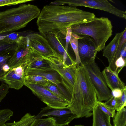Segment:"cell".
<instances>
[{
    "label": "cell",
    "instance_id": "obj_1",
    "mask_svg": "<svg viewBox=\"0 0 126 126\" xmlns=\"http://www.w3.org/2000/svg\"><path fill=\"white\" fill-rule=\"evenodd\" d=\"M96 17L94 13L76 7L49 5L44 6L36 23L41 34L49 33L65 39L67 28L89 22Z\"/></svg>",
    "mask_w": 126,
    "mask_h": 126
},
{
    "label": "cell",
    "instance_id": "obj_2",
    "mask_svg": "<svg viewBox=\"0 0 126 126\" xmlns=\"http://www.w3.org/2000/svg\"><path fill=\"white\" fill-rule=\"evenodd\" d=\"M97 100L95 90L85 66L76 65L70 103L67 107L78 118L89 117Z\"/></svg>",
    "mask_w": 126,
    "mask_h": 126
},
{
    "label": "cell",
    "instance_id": "obj_3",
    "mask_svg": "<svg viewBox=\"0 0 126 126\" xmlns=\"http://www.w3.org/2000/svg\"><path fill=\"white\" fill-rule=\"evenodd\" d=\"M41 11L36 6L22 4L17 7L0 12V34L12 32L25 27L37 18Z\"/></svg>",
    "mask_w": 126,
    "mask_h": 126
},
{
    "label": "cell",
    "instance_id": "obj_4",
    "mask_svg": "<svg viewBox=\"0 0 126 126\" xmlns=\"http://www.w3.org/2000/svg\"><path fill=\"white\" fill-rule=\"evenodd\" d=\"M71 27L73 33L91 37L95 43L97 52H99L103 49L106 42L111 36L113 27L108 18L102 17H96L89 22Z\"/></svg>",
    "mask_w": 126,
    "mask_h": 126
},
{
    "label": "cell",
    "instance_id": "obj_5",
    "mask_svg": "<svg viewBox=\"0 0 126 126\" xmlns=\"http://www.w3.org/2000/svg\"><path fill=\"white\" fill-rule=\"evenodd\" d=\"M51 4L53 5H67L72 7L83 6L97 9L126 19V11L118 9L107 0H57L52 2Z\"/></svg>",
    "mask_w": 126,
    "mask_h": 126
},
{
    "label": "cell",
    "instance_id": "obj_6",
    "mask_svg": "<svg viewBox=\"0 0 126 126\" xmlns=\"http://www.w3.org/2000/svg\"><path fill=\"white\" fill-rule=\"evenodd\" d=\"M85 66L96 92L98 101H107L112 95L97 64L94 61Z\"/></svg>",
    "mask_w": 126,
    "mask_h": 126
},
{
    "label": "cell",
    "instance_id": "obj_7",
    "mask_svg": "<svg viewBox=\"0 0 126 126\" xmlns=\"http://www.w3.org/2000/svg\"><path fill=\"white\" fill-rule=\"evenodd\" d=\"M44 59L48 61L50 67L59 73L61 77L62 84L72 96L76 64L68 65L63 63V61L60 58L55 56Z\"/></svg>",
    "mask_w": 126,
    "mask_h": 126
},
{
    "label": "cell",
    "instance_id": "obj_8",
    "mask_svg": "<svg viewBox=\"0 0 126 126\" xmlns=\"http://www.w3.org/2000/svg\"><path fill=\"white\" fill-rule=\"evenodd\" d=\"M22 40L31 52L37 54L44 58L55 56L61 59L41 34H29L26 36H22Z\"/></svg>",
    "mask_w": 126,
    "mask_h": 126
},
{
    "label": "cell",
    "instance_id": "obj_9",
    "mask_svg": "<svg viewBox=\"0 0 126 126\" xmlns=\"http://www.w3.org/2000/svg\"><path fill=\"white\" fill-rule=\"evenodd\" d=\"M24 84L31 90L34 94L47 106L52 108H60L65 107L69 104L67 101L42 86L27 82H24Z\"/></svg>",
    "mask_w": 126,
    "mask_h": 126
},
{
    "label": "cell",
    "instance_id": "obj_10",
    "mask_svg": "<svg viewBox=\"0 0 126 126\" xmlns=\"http://www.w3.org/2000/svg\"><path fill=\"white\" fill-rule=\"evenodd\" d=\"M45 116L53 117L56 125H68L73 119L78 118L67 106L63 108H55L47 106L42 108L35 118H41Z\"/></svg>",
    "mask_w": 126,
    "mask_h": 126
},
{
    "label": "cell",
    "instance_id": "obj_11",
    "mask_svg": "<svg viewBox=\"0 0 126 126\" xmlns=\"http://www.w3.org/2000/svg\"><path fill=\"white\" fill-rule=\"evenodd\" d=\"M80 36L78 39L79 55L81 64L85 66L95 61L97 51L91 37L87 35Z\"/></svg>",
    "mask_w": 126,
    "mask_h": 126
},
{
    "label": "cell",
    "instance_id": "obj_12",
    "mask_svg": "<svg viewBox=\"0 0 126 126\" xmlns=\"http://www.w3.org/2000/svg\"><path fill=\"white\" fill-rule=\"evenodd\" d=\"M38 75L42 77L56 85L69 100L71 96L67 91L60 85L62 84L61 77L59 73L51 68L37 69L26 68L24 76Z\"/></svg>",
    "mask_w": 126,
    "mask_h": 126
},
{
    "label": "cell",
    "instance_id": "obj_13",
    "mask_svg": "<svg viewBox=\"0 0 126 126\" xmlns=\"http://www.w3.org/2000/svg\"><path fill=\"white\" fill-rule=\"evenodd\" d=\"M24 67L20 66L10 69L1 78L9 88L18 90L24 85Z\"/></svg>",
    "mask_w": 126,
    "mask_h": 126
},
{
    "label": "cell",
    "instance_id": "obj_14",
    "mask_svg": "<svg viewBox=\"0 0 126 126\" xmlns=\"http://www.w3.org/2000/svg\"><path fill=\"white\" fill-rule=\"evenodd\" d=\"M18 44L15 52L8 61L10 69L20 66H23L25 69L30 56L29 49L26 45L21 42Z\"/></svg>",
    "mask_w": 126,
    "mask_h": 126
},
{
    "label": "cell",
    "instance_id": "obj_15",
    "mask_svg": "<svg viewBox=\"0 0 126 126\" xmlns=\"http://www.w3.org/2000/svg\"><path fill=\"white\" fill-rule=\"evenodd\" d=\"M124 32L116 33L111 42L103 49V56L106 58L108 61V67L112 71L115 70L116 67L114 59L120 39Z\"/></svg>",
    "mask_w": 126,
    "mask_h": 126
},
{
    "label": "cell",
    "instance_id": "obj_16",
    "mask_svg": "<svg viewBox=\"0 0 126 126\" xmlns=\"http://www.w3.org/2000/svg\"><path fill=\"white\" fill-rule=\"evenodd\" d=\"M108 87L111 91L115 89H123L126 86L119 77L116 71H113L108 66L105 67L102 72Z\"/></svg>",
    "mask_w": 126,
    "mask_h": 126
},
{
    "label": "cell",
    "instance_id": "obj_17",
    "mask_svg": "<svg viewBox=\"0 0 126 126\" xmlns=\"http://www.w3.org/2000/svg\"><path fill=\"white\" fill-rule=\"evenodd\" d=\"M29 51L30 55L26 63L25 69L27 68L43 69L51 68L47 60L41 56L32 52L30 50Z\"/></svg>",
    "mask_w": 126,
    "mask_h": 126
},
{
    "label": "cell",
    "instance_id": "obj_18",
    "mask_svg": "<svg viewBox=\"0 0 126 126\" xmlns=\"http://www.w3.org/2000/svg\"><path fill=\"white\" fill-rule=\"evenodd\" d=\"M42 35L47 40L52 48L63 60L65 47V45L62 42L63 39L59 38L55 35L49 33Z\"/></svg>",
    "mask_w": 126,
    "mask_h": 126
},
{
    "label": "cell",
    "instance_id": "obj_19",
    "mask_svg": "<svg viewBox=\"0 0 126 126\" xmlns=\"http://www.w3.org/2000/svg\"><path fill=\"white\" fill-rule=\"evenodd\" d=\"M93 126H112L110 117L102 111L97 104L93 110Z\"/></svg>",
    "mask_w": 126,
    "mask_h": 126
},
{
    "label": "cell",
    "instance_id": "obj_20",
    "mask_svg": "<svg viewBox=\"0 0 126 126\" xmlns=\"http://www.w3.org/2000/svg\"><path fill=\"white\" fill-rule=\"evenodd\" d=\"M113 118L114 126H126V108L124 107L120 110L117 111Z\"/></svg>",
    "mask_w": 126,
    "mask_h": 126
},
{
    "label": "cell",
    "instance_id": "obj_21",
    "mask_svg": "<svg viewBox=\"0 0 126 126\" xmlns=\"http://www.w3.org/2000/svg\"><path fill=\"white\" fill-rule=\"evenodd\" d=\"M18 43L16 41L5 37L0 40V53L4 51L16 49Z\"/></svg>",
    "mask_w": 126,
    "mask_h": 126
},
{
    "label": "cell",
    "instance_id": "obj_22",
    "mask_svg": "<svg viewBox=\"0 0 126 126\" xmlns=\"http://www.w3.org/2000/svg\"><path fill=\"white\" fill-rule=\"evenodd\" d=\"M80 37V36L72 32L69 43L74 51L76 57L75 62L77 65L81 64L78 50V39Z\"/></svg>",
    "mask_w": 126,
    "mask_h": 126
},
{
    "label": "cell",
    "instance_id": "obj_23",
    "mask_svg": "<svg viewBox=\"0 0 126 126\" xmlns=\"http://www.w3.org/2000/svg\"><path fill=\"white\" fill-rule=\"evenodd\" d=\"M45 118L36 119L31 126H56L55 119L51 116Z\"/></svg>",
    "mask_w": 126,
    "mask_h": 126
},
{
    "label": "cell",
    "instance_id": "obj_24",
    "mask_svg": "<svg viewBox=\"0 0 126 126\" xmlns=\"http://www.w3.org/2000/svg\"><path fill=\"white\" fill-rule=\"evenodd\" d=\"M35 116L27 113L19 121H15V126H31L35 119Z\"/></svg>",
    "mask_w": 126,
    "mask_h": 126
},
{
    "label": "cell",
    "instance_id": "obj_25",
    "mask_svg": "<svg viewBox=\"0 0 126 126\" xmlns=\"http://www.w3.org/2000/svg\"><path fill=\"white\" fill-rule=\"evenodd\" d=\"M40 85L43 86L62 98L67 101L69 104L66 97L56 85L52 82L48 81L45 84Z\"/></svg>",
    "mask_w": 126,
    "mask_h": 126
},
{
    "label": "cell",
    "instance_id": "obj_26",
    "mask_svg": "<svg viewBox=\"0 0 126 126\" xmlns=\"http://www.w3.org/2000/svg\"><path fill=\"white\" fill-rule=\"evenodd\" d=\"M24 82H29L42 85L45 84L49 81L44 77L38 75L24 76Z\"/></svg>",
    "mask_w": 126,
    "mask_h": 126
},
{
    "label": "cell",
    "instance_id": "obj_27",
    "mask_svg": "<svg viewBox=\"0 0 126 126\" xmlns=\"http://www.w3.org/2000/svg\"><path fill=\"white\" fill-rule=\"evenodd\" d=\"M97 105L101 110L110 117L113 118L115 114V110L106 105L105 103L98 101Z\"/></svg>",
    "mask_w": 126,
    "mask_h": 126
},
{
    "label": "cell",
    "instance_id": "obj_28",
    "mask_svg": "<svg viewBox=\"0 0 126 126\" xmlns=\"http://www.w3.org/2000/svg\"><path fill=\"white\" fill-rule=\"evenodd\" d=\"M126 106V86L123 90L122 94L119 97L117 98L115 109L117 111L121 110Z\"/></svg>",
    "mask_w": 126,
    "mask_h": 126
},
{
    "label": "cell",
    "instance_id": "obj_29",
    "mask_svg": "<svg viewBox=\"0 0 126 126\" xmlns=\"http://www.w3.org/2000/svg\"><path fill=\"white\" fill-rule=\"evenodd\" d=\"M33 0H0V7L16 5Z\"/></svg>",
    "mask_w": 126,
    "mask_h": 126
},
{
    "label": "cell",
    "instance_id": "obj_30",
    "mask_svg": "<svg viewBox=\"0 0 126 126\" xmlns=\"http://www.w3.org/2000/svg\"><path fill=\"white\" fill-rule=\"evenodd\" d=\"M126 42V28L124 30V32L120 39L119 44L116 54L114 61L115 63L116 60L120 57L121 50L124 44Z\"/></svg>",
    "mask_w": 126,
    "mask_h": 126
},
{
    "label": "cell",
    "instance_id": "obj_31",
    "mask_svg": "<svg viewBox=\"0 0 126 126\" xmlns=\"http://www.w3.org/2000/svg\"><path fill=\"white\" fill-rule=\"evenodd\" d=\"M16 48L5 50L0 53V63L9 59L14 54Z\"/></svg>",
    "mask_w": 126,
    "mask_h": 126
},
{
    "label": "cell",
    "instance_id": "obj_32",
    "mask_svg": "<svg viewBox=\"0 0 126 126\" xmlns=\"http://www.w3.org/2000/svg\"><path fill=\"white\" fill-rule=\"evenodd\" d=\"M126 60L120 56L116 61L115 65L116 67L115 71L119 74L122 68L126 66Z\"/></svg>",
    "mask_w": 126,
    "mask_h": 126
},
{
    "label": "cell",
    "instance_id": "obj_33",
    "mask_svg": "<svg viewBox=\"0 0 126 126\" xmlns=\"http://www.w3.org/2000/svg\"><path fill=\"white\" fill-rule=\"evenodd\" d=\"M9 59L6 60L0 63V79L10 69L8 64V61Z\"/></svg>",
    "mask_w": 126,
    "mask_h": 126
},
{
    "label": "cell",
    "instance_id": "obj_34",
    "mask_svg": "<svg viewBox=\"0 0 126 126\" xmlns=\"http://www.w3.org/2000/svg\"><path fill=\"white\" fill-rule=\"evenodd\" d=\"M9 87L6 84L2 83L0 86V103L8 92Z\"/></svg>",
    "mask_w": 126,
    "mask_h": 126
},
{
    "label": "cell",
    "instance_id": "obj_35",
    "mask_svg": "<svg viewBox=\"0 0 126 126\" xmlns=\"http://www.w3.org/2000/svg\"><path fill=\"white\" fill-rule=\"evenodd\" d=\"M72 31L71 27H68L67 29V32L65 37V51L68 53V49L69 44L70 40Z\"/></svg>",
    "mask_w": 126,
    "mask_h": 126
},
{
    "label": "cell",
    "instance_id": "obj_36",
    "mask_svg": "<svg viewBox=\"0 0 126 126\" xmlns=\"http://www.w3.org/2000/svg\"><path fill=\"white\" fill-rule=\"evenodd\" d=\"M116 99L117 98L112 96L105 103L107 105L115 109Z\"/></svg>",
    "mask_w": 126,
    "mask_h": 126
},
{
    "label": "cell",
    "instance_id": "obj_37",
    "mask_svg": "<svg viewBox=\"0 0 126 126\" xmlns=\"http://www.w3.org/2000/svg\"><path fill=\"white\" fill-rule=\"evenodd\" d=\"M123 90L118 88L114 89L111 91L112 94V96L116 98L119 97L122 94Z\"/></svg>",
    "mask_w": 126,
    "mask_h": 126
},
{
    "label": "cell",
    "instance_id": "obj_38",
    "mask_svg": "<svg viewBox=\"0 0 126 126\" xmlns=\"http://www.w3.org/2000/svg\"><path fill=\"white\" fill-rule=\"evenodd\" d=\"M120 56H121L124 60H126V42L123 45L120 52Z\"/></svg>",
    "mask_w": 126,
    "mask_h": 126
},
{
    "label": "cell",
    "instance_id": "obj_39",
    "mask_svg": "<svg viewBox=\"0 0 126 126\" xmlns=\"http://www.w3.org/2000/svg\"><path fill=\"white\" fill-rule=\"evenodd\" d=\"M15 121L13 123H7L0 126H15Z\"/></svg>",
    "mask_w": 126,
    "mask_h": 126
},
{
    "label": "cell",
    "instance_id": "obj_40",
    "mask_svg": "<svg viewBox=\"0 0 126 126\" xmlns=\"http://www.w3.org/2000/svg\"><path fill=\"white\" fill-rule=\"evenodd\" d=\"M56 126H69V125H57ZM73 126H83L79 125H75Z\"/></svg>",
    "mask_w": 126,
    "mask_h": 126
},
{
    "label": "cell",
    "instance_id": "obj_41",
    "mask_svg": "<svg viewBox=\"0 0 126 126\" xmlns=\"http://www.w3.org/2000/svg\"><path fill=\"white\" fill-rule=\"evenodd\" d=\"M1 80V79H0V81Z\"/></svg>",
    "mask_w": 126,
    "mask_h": 126
}]
</instances>
